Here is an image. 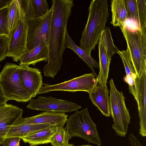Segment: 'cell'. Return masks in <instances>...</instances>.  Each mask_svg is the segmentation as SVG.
<instances>
[{"label": "cell", "instance_id": "18", "mask_svg": "<svg viewBox=\"0 0 146 146\" xmlns=\"http://www.w3.org/2000/svg\"><path fill=\"white\" fill-rule=\"evenodd\" d=\"M48 44L43 42L33 49L27 50L19 61L20 65L35 66L37 62L44 61L48 62Z\"/></svg>", "mask_w": 146, "mask_h": 146}, {"label": "cell", "instance_id": "36", "mask_svg": "<svg viewBox=\"0 0 146 146\" xmlns=\"http://www.w3.org/2000/svg\"></svg>", "mask_w": 146, "mask_h": 146}, {"label": "cell", "instance_id": "32", "mask_svg": "<svg viewBox=\"0 0 146 146\" xmlns=\"http://www.w3.org/2000/svg\"><path fill=\"white\" fill-rule=\"evenodd\" d=\"M129 138L132 146H143L140 141L132 133L129 135Z\"/></svg>", "mask_w": 146, "mask_h": 146}, {"label": "cell", "instance_id": "13", "mask_svg": "<svg viewBox=\"0 0 146 146\" xmlns=\"http://www.w3.org/2000/svg\"><path fill=\"white\" fill-rule=\"evenodd\" d=\"M23 110L12 104L0 107V144H2L9 129L22 117Z\"/></svg>", "mask_w": 146, "mask_h": 146}, {"label": "cell", "instance_id": "27", "mask_svg": "<svg viewBox=\"0 0 146 146\" xmlns=\"http://www.w3.org/2000/svg\"><path fill=\"white\" fill-rule=\"evenodd\" d=\"M138 10V28L146 31V0H136Z\"/></svg>", "mask_w": 146, "mask_h": 146}, {"label": "cell", "instance_id": "4", "mask_svg": "<svg viewBox=\"0 0 146 146\" xmlns=\"http://www.w3.org/2000/svg\"><path fill=\"white\" fill-rule=\"evenodd\" d=\"M66 123L65 128L71 138L81 137L89 143L101 146L96 126L92 120L87 108L70 115Z\"/></svg>", "mask_w": 146, "mask_h": 146}, {"label": "cell", "instance_id": "33", "mask_svg": "<svg viewBox=\"0 0 146 146\" xmlns=\"http://www.w3.org/2000/svg\"><path fill=\"white\" fill-rule=\"evenodd\" d=\"M7 101L0 86V107L6 104Z\"/></svg>", "mask_w": 146, "mask_h": 146}, {"label": "cell", "instance_id": "23", "mask_svg": "<svg viewBox=\"0 0 146 146\" xmlns=\"http://www.w3.org/2000/svg\"><path fill=\"white\" fill-rule=\"evenodd\" d=\"M98 47L100 71L97 77V81L106 85L111 59L108 58L105 48L99 42H98Z\"/></svg>", "mask_w": 146, "mask_h": 146}, {"label": "cell", "instance_id": "17", "mask_svg": "<svg viewBox=\"0 0 146 146\" xmlns=\"http://www.w3.org/2000/svg\"><path fill=\"white\" fill-rule=\"evenodd\" d=\"M26 20L42 17L50 9L46 0H20Z\"/></svg>", "mask_w": 146, "mask_h": 146}, {"label": "cell", "instance_id": "10", "mask_svg": "<svg viewBox=\"0 0 146 146\" xmlns=\"http://www.w3.org/2000/svg\"><path fill=\"white\" fill-rule=\"evenodd\" d=\"M27 107L42 111L71 112L77 111L81 106L71 102L50 96H38L36 99H31Z\"/></svg>", "mask_w": 146, "mask_h": 146}, {"label": "cell", "instance_id": "24", "mask_svg": "<svg viewBox=\"0 0 146 146\" xmlns=\"http://www.w3.org/2000/svg\"><path fill=\"white\" fill-rule=\"evenodd\" d=\"M23 12L20 0H13L9 5L8 16L9 32L16 26Z\"/></svg>", "mask_w": 146, "mask_h": 146}, {"label": "cell", "instance_id": "11", "mask_svg": "<svg viewBox=\"0 0 146 146\" xmlns=\"http://www.w3.org/2000/svg\"><path fill=\"white\" fill-rule=\"evenodd\" d=\"M19 71L20 80L32 99L36 96L43 85L41 72L37 68L20 65Z\"/></svg>", "mask_w": 146, "mask_h": 146}, {"label": "cell", "instance_id": "14", "mask_svg": "<svg viewBox=\"0 0 146 146\" xmlns=\"http://www.w3.org/2000/svg\"><path fill=\"white\" fill-rule=\"evenodd\" d=\"M109 91L106 85L97 82L88 93L93 104L104 116H111Z\"/></svg>", "mask_w": 146, "mask_h": 146}, {"label": "cell", "instance_id": "28", "mask_svg": "<svg viewBox=\"0 0 146 146\" xmlns=\"http://www.w3.org/2000/svg\"><path fill=\"white\" fill-rule=\"evenodd\" d=\"M9 7V5L0 10V35L8 36L9 34L8 16Z\"/></svg>", "mask_w": 146, "mask_h": 146}, {"label": "cell", "instance_id": "19", "mask_svg": "<svg viewBox=\"0 0 146 146\" xmlns=\"http://www.w3.org/2000/svg\"><path fill=\"white\" fill-rule=\"evenodd\" d=\"M111 5L112 13L111 23L114 27L123 26L129 19L125 0H112Z\"/></svg>", "mask_w": 146, "mask_h": 146}, {"label": "cell", "instance_id": "22", "mask_svg": "<svg viewBox=\"0 0 146 146\" xmlns=\"http://www.w3.org/2000/svg\"><path fill=\"white\" fill-rule=\"evenodd\" d=\"M66 40L67 48H68L75 52L88 66L92 70V73L96 77L98 75L95 72L94 68H99V62L95 61L85 51L77 45L74 42L69 35L67 31L66 34Z\"/></svg>", "mask_w": 146, "mask_h": 146}, {"label": "cell", "instance_id": "9", "mask_svg": "<svg viewBox=\"0 0 146 146\" xmlns=\"http://www.w3.org/2000/svg\"><path fill=\"white\" fill-rule=\"evenodd\" d=\"M97 77L92 73L86 74L60 83L50 85L43 84L37 94L54 91H62L74 92L82 91L88 93L97 83Z\"/></svg>", "mask_w": 146, "mask_h": 146}, {"label": "cell", "instance_id": "21", "mask_svg": "<svg viewBox=\"0 0 146 146\" xmlns=\"http://www.w3.org/2000/svg\"><path fill=\"white\" fill-rule=\"evenodd\" d=\"M52 125L47 124L13 125L7 133L5 139L11 137H17L21 138Z\"/></svg>", "mask_w": 146, "mask_h": 146}, {"label": "cell", "instance_id": "12", "mask_svg": "<svg viewBox=\"0 0 146 146\" xmlns=\"http://www.w3.org/2000/svg\"><path fill=\"white\" fill-rule=\"evenodd\" d=\"M68 115L64 112L45 111L32 117L19 119L13 125L47 124L58 127H63Z\"/></svg>", "mask_w": 146, "mask_h": 146}, {"label": "cell", "instance_id": "2", "mask_svg": "<svg viewBox=\"0 0 146 146\" xmlns=\"http://www.w3.org/2000/svg\"><path fill=\"white\" fill-rule=\"evenodd\" d=\"M86 24L82 32L80 47L90 56L99 42L109 15L106 0L91 1Z\"/></svg>", "mask_w": 146, "mask_h": 146}, {"label": "cell", "instance_id": "3", "mask_svg": "<svg viewBox=\"0 0 146 146\" xmlns=\"http://www.w3.org/2000/svg\"><path fill=\"white\" fill-rule=\"evenodd\" d=\"M137 77L146 72V31L132 30L126 23L120 27Z\"/></svg>", "mask_w": 146, "mask_h": 146}, {"label": "cell", "instance_id": "35", "mask_svg": "<svg viewBox=\"0 0 146 146\" xmlns=\"http://www.w3.org/2000/svg\"><path fill=\"white\" fill-rule=\"evenodd\" d=\"M67 146H74L72 144H69ZM78 146H93L92 145H82Z\"/></svg>", "mask_w": 146, "mask_h": 146}, {"label": "cell", "instance_id": "5", "mask_svg": "<svg viewBox=\"0 0 146 146\" xmlns=\"http://www.w3.org/2000/svg\"><path fill=\"white\" fill-rule=\"evenodd\" d=\"M19 66L6 63L0 73V86L7 101L25 103L31 99L19 78Z\"/></svg>", "mask_w": 146, "mask_h": 146}, {"label": "cell", "instance_id": "15", "mask_svg": "<svg viewBox=\"0 0 146 146\" xmlns=\"http://www.w3.org/2000/svg\"><path fill=\"white\" fill-rule=\"evenodd\" d=\"M137 100L140 128L139 133L146 136V72L139 78L137 77Z\"/></svg>", "mask_w": 146, "mask_h": 146}, {"label": "cell", "instance_id": "31", "mask_svg": "<svg viewBox=\"0 0 146 146\" xmlns=\"http://www.w3.org/2000/svg\"><path fill=\"white\" fill-rule=\"evenodd\" d=\"M21 139V138L17 137L7 138L5 139L2 144L3 146H19Z\"/></svg>", "mask_w": 146, "mask_h": 146}, {"label": "cell", "instance_id": "20", "mask_svg": "<svg viewBox=\"0 0 146 146\" xmlns=\"http://www.w3.org/2000/svg\"><path fill=\"white\" fill-rule=\"evenodd\" d=\"M57 127L52 125L50 127L36 131L21 138L30 146H36L51 142L52 138L56 133Z\"/></svg>", "mask_w": 146, "mask_h": 146}, {"label": "cell", "instance_id": "7", "mask_svg": "<svg viewBox=\"0 0 146 146\" xmlns=\"http://www.w3.org/2000/svg\"><path fill=\"white\" fill-rule=\"evenodd\" d=\"M52 11L51 7L44 16L26 20L28 27L27 50L33 49L43 42L48 44Z\"/></svg>", "mask_w": 146, "mask_h": 146}, {"label": "cell", "instance_id": "30", "mask_svg": "<svg viewBox=\"0 0 146 146\" xmlns=\"http://www.w3.org/2000/svg\"><path fill=\"white\" fill-rule=\"evenodd\" d=\"M8 36L0 35V62L5 59L8 52Z\"/></svg>", "mask_w": 146, "mask_h": 146}, {"label": "cell", "instance_id": "1", "mask_svg": "<svg viewBox=\"0 0 146 146\" xmlns=\"http://www.w3.org/2000/svg\"><path fill=\"white\" fill-rule=\"evenodd\" d=\"M52 3L48 62L43 70L45 76L53 78L60 69L62 54L67 48L65 36L67 23L74 3L72 0H52Z\"/></svg>", "mask_w": 146, "mask_h": 146}, {"label": "cell", "instance_id": "25", "mask_svg": "<svg viewBox=\"0 0 146 146\" xmlns=\"http://www.w3.org/2000/svg\"><path fill=\"white\" fill-rule=\"evenodd\" d=\"M99 42L104 46L108 58L111 59L113 56L119 51L114 44L109 27L105 28L99 39Z\"/></svg>", "mask_w": 146, "mask_h": 146}, {"label": "cell", "instance_id": "6", "mask_svg": "<svg viewBox=\"0 0 146 146\" xmlns=\"http://www.w3.org/2000/svg\"><path fill=\"white\" fill-rule=\"evenodd\" d=\"M109 85L110 111L114 123L112 128L117 135L124 137L127 133L131 118L125 104V98L122 92L117 90L112 78Z\"/></svg>", "mask_w": 146, "mask_h": 146}, {"label": "cell", "instance_id": "34", "mask_svg": "<svg viewBox=\"0 0 146 146\" xmlns=\"http://www.w3.org/2000/svg\"><path fill=\"white\" fill-rule=\"evenodd\" d=\"M13 0H0V10L10 5Z\"/></svg>", "mask_w": 146, "mask_h": 146}, {"label": "cell", "instance_id": "8", "mask_svg": "<svg viewBox=\"0 0 146 146\" xmlns=\"http://www.w3.org/2000/svg\"><path fill=\"white\" fill-rule=\"evenodd\" d=\"M28 27L24 12L17 24L9 32L8 36L7 57H11L16 62L20 61L27 52V38Z\"/></svg>", "mask_w": 146, "mask_h": 146}, {"label": "cell", "instance_id": "26", "mask_svg": "<svg viewBox=\"0 0 146 146\" xmlns=\"http://www.w3.org/2000/svg\"><path fill=\"white\" fill-rule=\"evenodd\" d=\"M71 138L65 128L58 127L52 137L50 143L52 146H67Z\"/></svg>", "mask_w": 146, "mask_h": 146}, {"label": "cell", "instance_id": "29", "mask_svg": "<svg viewBox=\"0 0 146 146\" xmlns=\"http://www.w3.org/2000/svg\"><path fill=\"white\" fill-rule=\"evenodd\" d=\"M125 1L127 7L129 19L135 22L137 25L138 19L136 0H125Z\"/></svg>", "mask_w": 146, "mask_h": 146}, {"label": "cell", "instance_id": "16", "mask_svg": "<svg viewBox=\"0 0 146 146\" xmlns=\"http://www.w3.org/2000/svg\"><path fill=\"white\" fill-rule=\"evenodd\" d=\"M120 56L124 66L126 76L124 81L128 85L129 92L136 100L137 97V77L128 50L120 51L117 52Z\"/></svg>", "mask_w": 146, "mask_h": 146}]
</instances>
